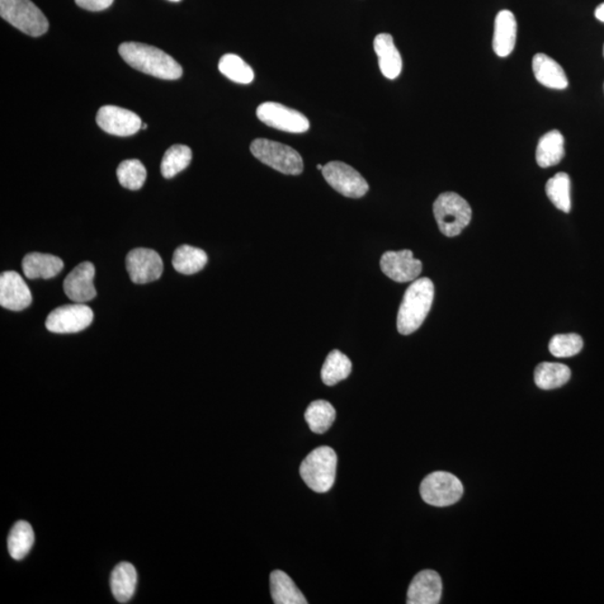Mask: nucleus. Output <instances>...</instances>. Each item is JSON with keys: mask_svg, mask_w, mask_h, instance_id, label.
I'll use <instances>...</instances> for the list:
<instances>
[{"mask_svg": "<svg viewBox=\"0 0 604 604\" xmlns=\"http://www.w3.org/2000/svg\"><path fill=\"white\" fill-rule=\"evenodd\" d=\"M119 54L131 68L151 77L177 80L183 75L182 66L157 47L127 42L119 46Z\"/></svg>", "mask_w": 604, "mask_h": 604, "instance_id": "1", "label": "nucleus"}, {"mask_svg": "<svg viewBox=\"0 0 604 604\" xmlns=\"http://www.w3.org/2000/svg\"><path fill=\"white\" fill-rule=\"evenodd\" d=\"M434 299V285L429 278L415 280L405 291L398 314L401 335H411L421 327L430 313Z\"/></svg>", "mask_w": 604, "mask_h": 604, "instance_id": "2", "label": "nucleus"}, {"mask_svg": "<svg viewBox=\"0 0 604 604\" xmlns=\"http://www.w3.org/2000/svg\"><path fill=\"white\" fill-rule=\"evenodd\" d=\"M337 455L330 447L316 448L301 462L300 475L316 493H327L336 479Z\"/></svg>", "mask_w": 604, "mask_h": 604, "instance_id": "3", "label": "nucleus"}, {"mask_svg": "<svg viewBox=\"0 0 604 604\" xmlns=\"http://www.w3.org/2000/svg\"><path fill=\"white\" fill-rule=\"evenodd\" d=\"M433 214L441 233L448 238H455L471 222L473 211L468 202L457 193H443L433 204Z\"/></svg>", "mask_w": 604, "mask_h": 604, "instance_id": "4", "label": "nucleus"}, {"mask_svg": "<svg viewBox=\"0 0 604 604\" xmlns=\"http://www.w3.org/2000/svg\"><path fill=\"white\" fill-rule=\"evenodd\" d=\"M0 16L33 37L44 35L50 27L44 14L31 0H0Z\"/></svg>", "mask_w": 604, "mask_h": 604, "instance_id": "5", "label": "nucleus"}, {"mask_svg": "<svg viewBox=\"0 0 604 604\" xmlns=\"http://www.w3.org/2000/svg\"><path fill=\"white\" fill-rule=\"evenodd\" d=\"M250 149L260 162L278 172L297 176L304 171L300 154L289 146L260 138L253 141Z\"/></svg>", "mask_w": 604, "mask_h": 604, "instance_id": "6", "label": "nucleus"}, {"mask_svg": "<svg viewBox=\"0 0 604 604\" xmlns=\"http://www.w3.org/2000/svg\"><path fill=\"white\" fill-rule=\"evenodd\" d=\"M421 497L434 507H447L459 502L464 495V486L455 475L437 471L424 478L420 487Z\"/></svg>", "mask_w": 604, "mask_h": 604, "instance_id": "7", "label": "nucleus"}, {"mask_svg": "<svg viewBox=\"0 0 604 604\" xmlns=\"http://www.w3.org/2000/svg\"><path fill=\"white\" fill-rule=\"evenodd\" d=\"M257 116L260 121L271 128L291 132V134H302L310 128L308 118L294 109L277 102H264L260 105Z\"/></svg>", "mask_w": 604, "mask_h": 604, "instance_id": "8", "label": "nucleus"}, {"mask_svg": "<svg viewBox=\"0 0 604 604\" xmlns=\"http://www.w3.org/2000/svg\"><path fill=\"white\" fill-rule=\"evenodd\" d=\"M322 172L326 182L344 196L361 198L370 188L364 177L345 163H328L325 165Z\"/></svg>", "mask_w": 604, "mask_h": 604, "instance_id": "9", "label": "nucleus"}, {"mask_svg": "<svg viewBox=\"0 0 604 604\" xmlns=\"http://www.w3.org/2000/svg\"><path fill=\"white\" fill-rule=\"evenodd\" d=\"M93 311L84 304L66 305L56 308L46 319V328L55 334L82 332L93 322Z\"/></svg>", "mask_w": 604, "mask_h": 604, "instance_id": "10", "label": "nucleus"}, {"mask_svg": "<svg viewBox=\"0 0 604 604\" xmlns=\"http://www.w3.org/2000/svg\"><path fill=\"white\" fill-rule=\"evenodd\" d=\"M126 266L131 281L137 285L158 280L164 271L163 260L159 254L146 248L132 250L127 256Z\"/></svg>", "mask_w": 604, "mask_h": 604, "instance_id": "11", "label": "nucleus"}, {"mask_svg": "<svg viewBox=\"0 0 604 604\" xmlns=\"http://www.w3.org/2000/svg\"><path fill=\"white\" fill-rule=\"evenodd\" d=\"M97 124L107 134L129 137L137 134L143 126L140 117L127 109L116 106L100 108L97 115Z\"/></svg>", "mask_w": 604, "mask_h": 604, "instance_id": "12", "label": "nucleus"}, {"mask_svg": "<svg viewBox=\"0 0 604 604\" xmlns=\"http://www.w3.org/2000/svg\"><path fill=\"white\" fill-rule=\"evenodd\" d=\"M381 269L390 279L405 283L418 279L422 272V262L414 259L410 250L402 251H388L381 258Z\"/></svg>", "mask_w": 604, "mask_h": 604, "instance_id": "13", "label": "nucleus"}, {"mask_svg": "<svg viewBox=\"0 0 604 604\" xmlns=\"http://www.w3.org/2000/svg\"><path fill=\"white\" fill-rule=\"evenodd\" d=\"M96 268L91 262H83L75 267L64 280V291L68 298L84 304L96 298L97 290L93 285Z\"/></svg>", "mask_w": 604, "mask_h": 604, "instance_id": "14", "label": "nucleus"}, {"mask_svg": "<svg viewBox=\"0 0 604 604\" xmlns=\"http://www.w3.org/2000/svg\"><path fill=\"white\" fill-rule=\"evenodd\" d=\"M32 292L17 272L0 276V305L8 310L22 311L32 304Z\"/></svg>", "mask_w": 604, "mask_h": 604, "instance_id": "15", "label": "nucleus"}, {"mask_svg": "<svg viewBox=\"0 0 604 604\" xmlns=\"http://www.w3.org/2000/svg\"><path fill=\"white\" fill-rule=\"evenodd\" d=\"M442 581L436 571L426 570L415 575L408 591L409 604H437L440 602Z\"/></svg>", "mask_w": 604, "mask_h": 604, "instance_id": "16", "label": "nucleus"}, {"mask_svg": "<svg viewBox=\"0 0 604 604\" xmlns=\"http://www.w3.org/2000/svg\"><path fill=\"white\" fill-rule=\"evenodd\" d=\"M517 21L511 11H500L495 18L493 49L499 58H507L515 49Z\"/></svg>", "mask_w": 604, "mask_h": 604, "instance_id": "17", "label": "nucleus"}, {"mask_svg": "<svg viewBox=\"0 0 604 604\" xmlns=\"http://www.w3.org/2000/svg\"><path fill=\"white\" fill-rule=\"evenodd\" d=\"M374 50L379 58L381 72L386 79L394 80L402 72V58L394 44L393 36L379 34L374 40Z\"/></svg>", "mask_w": 604, "mask_h": 604, "instance_id": "18", "label": "nucleus"}, {"mask_svg": "<svg viewBox=\"0 0 604 604\" xmlns=\"http://www.w3.org/2000/svg\"><path fill=\"white\" fill-rule=\"evenodd\" d=\"M22 266L28 279H51L63 270L64 263L59 257L34 252L24 258Z\"/></svg>", "mask_w": 604, "mask_h": 604, "instance_id": "19", "label": "nucleus"}, {"mask_svg": "<svg viewBox=\"0 0 604 604\" xmlns=\"http://www.w3.org/2000/svg\"><path fill=\"white\" fill-rule=\"evenodd\" d=\"M533 72L537 81L546 88L564 90L569 86L563 68L549 55L539 53L534 56Z\"/></svg>", "mask_w": 604, "mask_h": 604, "instance_id": "20", "label": "nucleus"}, {"mask_svg": "<svg viewBox=\"0 0 604 604\" xmlns=\"http://www.w3.org/2000/svg\"><path fill=\"white\" fill-rule=\"evenodd\" d=\"M138 582L135 566L128 562H122L112 571L110 584L113 596L120 603L129 602L134 597Z\"/></svg>", "mask_w": 604, "mask_h": 604, "instance_id": "21", "label": "nucleus"}, {"mask_svg": "<svg viewBox=\"0 0 604 604\" xmlns=\"http://www.w3.org/2000/svg\"><path fill=\"white\" fill-rule=\"evenodd\" d=\"M564 137L559 130L547 132L539 141L536 148V162L542 168L555 166L564 158Z\"/></svg>", "mask_w": 604, "mask_h": 604, "instance_id": "22", "label": "nucleus"}, {"mask_svg": "<svg viewBox=\"0 0 604 604\" xmlns=\"http://www.w3.org/2000/svg\"><path fill=\"white\" fill-rule=\"evenodd\" d=\"M271 596L276 604H306L307 600L292 579L282 571L270 575Z\"/></svg>", "mask_w": 604, "mask_h": 604, "instance_id": "23", "label": "nucleus"}, {"mask_svg": "<svg viewBox=\"0 0 604 604\" xmlns=\"http://www.w3.org/2000/svg\"><path fill=\"white\" fill-rule=\"evenodd\" d=\"M207 263V254L201 249L182 245L176 249L173 257L175 270L182 275L191 276L200 272Z\"/></svg>", "mask_w": 604, "mask_h": 604, "instance_id": "24", "label": "nucleus"}, {"mask_svg": "<svg viewBox=\"0 0 604 604\" xmlns=\"http://www.w3.org/2000/svg\"><path fill=\"white\" fill-rule=\"evenodd\" d=\"M571 379V370L559 363H542L535 368V384L542 390H554L565 385Z\"/></svg>", "mask_w": 604, "mask_h": 604, "instance_id": "25", "label": "nucleus"}, {"mask_svg": "<svg viewBox=\"0 0 604 604\" xmlns=\"http://www.w3.org/2000/svg\"><path fill=\"white\" fill-rule=\"evenodd\" d=\"M34 531L25 521L17 522L8 535V551L12 558L21 561L30 553L34 545Z\"/></svg>", "mask_w": 604, "mask_h": 604, "instance_id": "26", "label": "nucleus"}, {"mask_svg": "<svg viewBox=\"0 0 604 604\" xmlns=\"http://www.w3.org/2000/svg\"><path fill=\"white\" fill-rule=\"evenodd\" d=\"M305 419L311 431L319 434L325 433L333 426L335 419H336V410L327 401H314L307 408Z\"/></svg>", "mask_w": 604, "mask_h": 604, "instance_id": "27", "label": "nucleus"}, {"mask_svg": "<svg viewBox=\"0 0 604 604\" xmlns=\"http://www.w3.org/2000/svg\"><path fill=\"white\" fill-rule=\"evenodd\" d=\"M352 362L345 354L335 349L326 358L322 368V380L326 385H336L347 379L352 373Z\"/></svg>", "mask_w": 604, "mask_h": 604, "instance_id": "28", "label": "nucleus"}, {"mask_svg": "<svg viewBox=\"0 0 604 604\" xmlns=\"http://www.w3.org/2000/svg\"><path fill=\"white\" fill-rule=\"evenodd\" d=\"M545 190L547 197L556 209L570 213L572 203H571V179L568 174H556L546 183Z\"/></svg>", "mask_w": 604, "mask_h": 604, "instance_id": "29", "label": "nucleus"}, {"mask_svg": "<svg viewBox=\"0 0 604 604\" xmlns=\"http://www.w3.org/2000/svg\"><path fill=\"white\" fill-rule=\"evenodd\" d=\"M192 158V150L187 146H172L164 155L162 165H160V172L165 178H173L188 167Z\"/></svg>", "mask_w": 604, "mask_h": 604, "instance_id": "30", "label": "nucleus"}, {"mask_svg": "<svg viewBox=\"0 0 604 604\" xmlns=\"http://www.w3.org/2000/svg\"><path fill=\"white\" fill-rule=\"evenodd\" d=\"M219 70L222 74H224L226 78L235 83L250 84L254 80V72L251 66L245 63L240 56L235 54L222 56Z\"/></svg>", "mask_w": 604, "mask_h": 604, "instance_id": "31", "label": "nucleus"}, {"mask_svg": "<svg viewBox=\"0 0 604 604\" xmlns=\"http://www.w3.org/2000/svg\"><path fill=\"white\" fill-rule=\"evenodd\" d=\"M117 177L121 186L130 191H138L144 186L146 178H147V171L140 160L128 159L122 162L118 167Z\"/></svg>", "mask_w": 604, "mask_h": 604, "instance_id": "32", "label": "nucleus"}, {"mask_svg": "<svg viewBox=\"0 0 604 604\" xmlns=\"http://www.w3.org/2000/svg\"><path fill=\"white\" fill-rule=\"evenodd\" d=\"M552 355L558 358H568L578 355L583 348V339L578 334L555 335L550 342Z\"/></svg>", "mask_w": 604, "mask_h": 604, "instance_id": "33", "label": "nucleus"}, {"mask_svg": "<svg viewBox=\"0 0 604 604\" xmlns=\"http://www.w3.org/2000/svg\"><path fill=\"white\" fill-rule=\"evenodd\" d=\"M115 0H75L79 7L89 12H101L111 6Z\"/></svg>", "mask_w": 604, "mask_h": 604, "instance_id": "34", "label": "nucleus"}, {"mask_svg": "<svg viewBox=\"0 0 604 604\" xmlns=\"http://www.w3.org/2000/svg\"><path fill=\"white\" fill-rule=\"evenodd\" d=\"M594 15H596L598 21L604 23V3L599 5L596 12H594Z\"/></svg>", "mask_w": 604, "mask_h": 604, "instance_id": "35", "label": "nucleus"}, {"mask_svg": "<svg viewBox=\"0 0 604 604\" xmlns=\"http://www.w3.org/2000/svg\"><path fill=\"white\" fill-rule=\"evenodd\" d=\"M323 168H324L323 165H318L317 166L318 171H323Z\"/></svg>", "mask_w": 604, "mask_h": 604, "instance_id": "36", "label": "nucleus"}, {"mask_svg": "<svg viewBox=\"0 0 604 604\" xmlns=\"http://www.w3.org/2000/svg\"><path fill=\"white\" fill-rule=\"evenodd\" d=\"M141 129H147V125L141 126Z\"/></svg>", "mask_w": 604, "mask_h": 604, "instance_id": "37", "label": "nucleus"}, {"mask_svg": "<svg viewBox=\"0 0 604 604\" xmlns=\"http://www.w3.org/2000/svg\"><path fill=\"white\" fill-rule=\"evenodd\" d=\"M169 2L178 3V2H181V0H169Z\"/></svg>", "mask_w": 604, "mask_h": 604, "instance_id": "38", "label": "nucleus"}, {"mask_svg": "<svg viewBox=\"0 0 604 604\" xmlns=\"http://www.w3.org/2000/svg\"><path fill=\"white\" fill-rule=\"evenodd\" d=\"M603 55H604V46H603Z\"/></svg>", "mask_w": 604, "mask_h": 604, "instance_id": "39", "label": "nucleus"}]
</instances>
